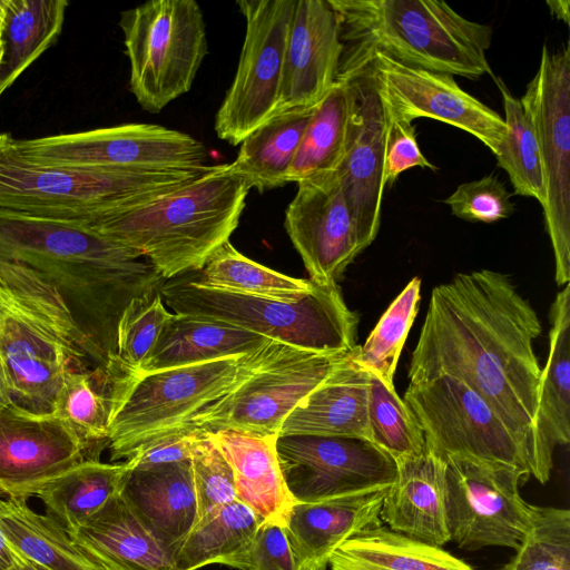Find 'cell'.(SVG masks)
Segmentation results:
<instances>
[{"mask_svg":"<svg viewBox=\"0 0 570 570\" xmlns=\"http://www.w3.org/2000/svg\"><path fill=\"white\" fill-rule=\"evenodd\" d=\"M27 560L17 552L9 543L8 539L0 529V570H9L17 563Z\"/></svg>","mask_w":570,"mask_h":570,"instance_id":"49","label":"cell"},{"mask_svg":"<svg viewBox=\"0 0 570 570\" xmlns=\"http://www.w3.org/2000/svg\"><path fill=\"white\" fill-rule=\"evenodd\" d=\"M0 246L60 293L75 320L114 365L118 322L131 301L165 279L131 250L77 220L0 209Z\"/></svg>","mask_w":570,"mask_h":570,"instance_id":"2","label":"cell"},{"mask_svg":"<svg viewBox=\"0 0 570 570\" xmlns=\"http://www.w3.org/2000/svg\"><path fill=\"white\" fill-rule=\"evenodd\" d=\"M256 351L151 372L114 368L107 435L111 461H126L153 442L195 430L191 420L234 386Z\"/></svg>","mask_w":570,"mask_h":570,"instance_id":"7","label":"cell"},{"mask_svg":"<svg viewBox=\"0 0 570 570\" xmlns=\"http://www.w3.org/2000/svg\"><path fill=\"white\" fill-rule=\"evenodd\" d=\"M67 533L105 570H178L174 558L145 528L120 493L85 524Z\"/></svg>","mask_w":570,"mask_h":570,"instance_id":"26","label":"cell"},{"mask_svg":"<svg viewBox=\"0 0 570 570\" xmlns=\"http://www.w3.org/2000/svg\"><path fill=\"white\" fill-rule=\"evenodd\" d=\"M403 401L420 425L425 449L445 461L513 468L531 475L522 450L495 411L449 375L409 383Z\"/></svg>","mask_w":570,"mask_h":570,"instance_id":"11","label":"cell"},{"mask_svg":"<svg viewBox=\"0 0 570 570\" xmlns=\"http://www.w3.org/2000/svg\"><path fill=\"white\" fill-rule=\"evenodd\" d=\"M120 495L175 558L198 517L190 460L147 469L128 468Z\"/></svg>","mask_w":570,"mask_h":570,"instance_id":"23","label":"cell"},{"mask_svg":"<svg viewBox=\"0 0 570 570\" xmlns=\"http://www.w3.org/2000/svg\"><path fill=\"white\" fill-rule=\"evenodd\" d=\"M196 283L250 296L296 302L317 283L294 278L258 264L225 242L206 259L200 269L187 273Z\"/></svg>","mask_w":570,"mask_h":570,"instance_id":"36","label":"cell"},{"mask_svg":"<svg viewBox=\"0 0 570 570\" xmlns=\"http://www.w3.org/2000/svg\"><path fill=\"white\" fill-rule=\"evenodd\" d=\"M389 529L441 547L449 541L446 463L429 452L397 464V476L381 510Z\"/></svg>","mask_w":570,"mask_h":570,"instance_id":"24","label":"cell"},{"mask_svg":"<svg viewBox=\"0 0 570 570\" xmlns=\"http://www.w3.org/2000/svg\"><path fill=\"white\" fill-rule=\"evenodd\" d=\"M17 146L31 160L72 169L187 170L207 166L203 142L154 124L17 139Z\"/></svg>","mask_w":570,"mask_h":570,"instance_id":"12","label":"cell"},{"mask_svg":"<svg viewBox=\"0 0 570 570\" xmlns=\"http://www.w3.org/2000/svg\"><path fill=\"white\" fill-rule=\"evenodd\" d=\"M250 186L228 164L157 199L77 220L146 258L165 281L196 272L229 240Z\"/></svg>","mask_w":570,"mask_h":570,"instance_id":"4","label":"cell"},{"mask_svg":"<svg viewBox=\"0 0 570 570\" xmlns=\"http://www.w3.org/2000/svg\"><path fill=\"white\" fill-rule=\"evenodd\" d=\"M7 403H11V394L8 377L0 361V405Z\"/></svg>","mask_w":570,"mask_h":570,"instance_id":"51","label":"cell"},{"mask_svg":"<svg viewBox=\"0 0 570 570\" xmlns=\"http://www.w3.org/2000/svg\"><path fill=\"white\" fill-rule=\"evenodd\" d=\"M159 293L177 314L223 322L302 350L336 354L357 346L358 315L337 284H317L303 298L284 302L207 287L185 274L165 281Z\"/></svg>","mask_w":570,"mask_h":570,"instance_id":"8","label":"cell"},{"mask_svg":"<svg viewBox=\"0 0 570 570\" xmlns=\"http://www.w3.org/2000/svg\"><path fill=\"white\" fill-rule=\"evenodd\" d=\"M210 165L187 170L72 169L27 158L0 134V209L85 220L157 199L190 183Z\"/></svg>","mask_w":570,"mask_h":570,"instance_id":"6","label":"cell"},{"mask_svg":"<svg viewBox=\"0 0 570 570\" xmlns=\"http://www.w3.org/2000/svg\"><path fill=\"white\" fill-rule=\"evenodd\" d=\"M119 26L130 91L158 114L190 90L208 52L203 10L195 0H153L122 11Z\"/></svg>","mask_w":570,"mask_h":570,"instance_id":"10","label":"cell"},{"mask_svg":"<svg viewBox=\"0 0 570 570\" xmlns=\"http://www.w3.org/2000/svg\"><path fill=\"white\" fill-rule=\"evenodd\" d=\"M112 370L97 365L65 374L51 413L99 451L107 446Z\"/></svg>","mask_w":570,"mask_h":570,"instance_id":"38","label":"cell"},{"mask_svg":"<svg viewBox=\"0 0 570 570\" xmlns=\"http://www.w3.org/2000/svg\"><path fill=\"white\" fill-rule=\"evenodd\" d=\"M27 499H0V529L10 546L46 570H105L56 521L35 512Z\"/></svg>","mask_w":570,"mask_h":570,"instance_id":"33","label":"cell"},{"mask_svg":"<svg viewBox=\"0 0 570 570\" xmlns=\"http://www.w3.org/2000/svg\"><path fill=\"white\" fill-rule=\"evenodd\" d=\"M279 466L288 491L299 502H314L390 488L397 464L366 439L279 435Z\"/></svg>","mask_w":570,"mask_h":570,"instance_id":"17","label":"cell"},{"mask_svg":"<svg viewBox=\"0 0 570 570\" xmlns=\"http://www.w3.org/2000/svg\"><path fill=\"white\" fill-rule=\"evenodd\" d=\"M8 0H0V28H3Z\"/></svg>","mask_w":570,"mask_h":570,"instance_id":"53","label":"cell"},{"mask_svg":"<svg viewBox=\"0 0 570 570\" xmlns=\"http://www.w3.org/2000/svg\"><path fill=\"white\" fill-rule=\"evenodd\" d=\"M390 488L314 501H296L284 530L296 570H327L332 554L360 532L382 524Z\"/></svg>","mask_w":570,"mask_h":570,"instance_id":"22","label":"cell"},{"mask_svg":"<svg viewBox=\"0 0 570 570\" xmlns=\"http://www.w3.org/2000/svg\"><path fill=\"white\" fill-rule=\"evenodd\" d=\"M204 433L190 430L153 442L127 459L129 469H147L164 464L189 461Z\"/></svg>","mask_w":570,"mask_h":570,"instance_id":"48","label":"cell"},{"mask_svg":"<svg viewBox=\"0 0 570 570\" xmlns=\"http://www.w3.org/2000/svg\"><path fill=\"white\" fill-rule=\"evenodd\" d=\"M540 334L537 312L508 275L459 273L433 288L407 375L411 383L449 375L475 391L544 484L553 463L535 428L541 367L533 342Z\"/></svg>","mask_w":570,"mask_h":570,"instance_id":"1","label":"cell"},{"mask_svg":"<svg viewBox=\"0 0 570 570\" xmlns=\"http://www.w3.org/2000/svg\"><path fill=\"white\" fill-rule=\"evenodd\" d=\"M263 520L235 500L197 522L174 558L178 570H198L240 553Z\"/></svg>","mask_w":570,"mask_h":570,"instance_id":"37","label":"cell"},{"mask_svg":"<svg viewBox=\"0 0 570 570\" xmlns=\"http://www.w3.org/2000/svg\"><path fill=\"white\" fill-rule=\"evenodd\" d=\"M354 105L352 85L345 80H336L313 108L287 171V183H299L337 170L345 154Z\"/></svg>","mask_w":570,"mask_h":570,"instance_id":"31","label":"cell"},{"mask_svg":"<svg viewBox=\"0 0 570 570\" xmlns=\"http://www.w3.org/2000/svg\"><path fill=\"white\" fill-rule=\"evenodd\" d=\"M549 352L538 387L535 428L549 456L570 441V285L561 289L550 309Z\"/></svg>","mask_w":570,"mask_h":570,"instance_id":"29","label":"cell"},{"mask_svg":"<svg viewBox=\"0 0 570 570\" xmlns=\"http://www.w3.org/2000/svg\"><path fill=\"white\" fill-rule=\"evenodd\" d=\"M343 51L330 1L296 0L275 115L316 106L336 81Z\"/></svg>","mask_w":570,"mask_h":570,"instance_id":"21","label":"cell"},{"mask_svg":"<svg viewBox=\"0 0 570 570\" xmlns=\"http://www.w3.org/2000/svg\"><path fill=\"white\" fill-rule=\"evenodd\" d=\"M353 351L316 353L269 340L234 386L191 420L190 429L278 436L291 412Z\"/></svg>","mask_w":570,"mask_h":570,"instance_id":"9","label":"cell"},{"mask_svg":"<svg viewBox=\"0 0 570 570\" xmlns=\"http://www.w3.org/2000/svg\"><path fill=\"white\" fill-rule=\"evenodd\" d=\"M197 522L236 500L233 470L216 443L204 433L190 458Z\"/></svg>","mask_w":570,"mask_h":570,"instance_id":"44","label":"cell"},{"mask_svg":"<svg viewBox=\"0 0 570 570\" xmlns=\"http://www.w3.org/2000/svg\"><path fill=\"white\" fill-rule=\"evenodd\" d=\"M413 167L438 170V167L430 163L422 154L416 140L415 127L412 124L400 120H386L385 184L392 185L402 173Z\"/></svg>","mask_w":570,"mask_h":570,"instance_id":"47","label":"cell"},{"mask_svg":"<svg viewBox=\"0 0 570 570\" xmlns=\"http://www.w3.org/2000/svg\"><path fill=\"white\" fill-rule=\"evenodd\" d=\"M421 279L412 278L358 346L356 361L387 386H394V373L407 334L419 312Z\"/></svg>","mask_w":570,"mask_h":570,"instance_id":"41","label":"cell"},{"mask_svg":"<svg viewBox=\"0 0 570 570\" xmlns=\"http://www.w3.org/2000/svg\"><path fill=\"white\" fill-rule=\"evenodd\" d=\"M313 108L273 116L244 138L229 169L261 194L287 184V171Z\"/></svg>","mask_w":570,"mask_h":570,"instance_id":"32","label":"cell"},{"mask_svg":"<svg viewBox=\"0 0 570 570\" xmlns=\"http://www.w3.org/2000/svg\"><path fill=\"white\" fill-rule=\"evenodd\" d=\"M0 361L11 402L37 415L52 413L65 374L112 366L56 287L1 246Z\"/></svg>","mask_w":570,"mask_h":570,"instance_id":"3","label":"cell"},{"mask_svg":"<svg viewBox=\"0 0 570 570\" xmlns=\"http://www.w3.org/2000/svg\"><path fill=\"white\" fill-rule=\"evenodd\" d=\"M170 315L159 292L130 302L117 326L119 368L138 370L141 366Z\"/></svg>","mask_w":570,"mask_h":570,"instance_id":"43","label":"cell"},{"mask_svg":"<svg viewBox=\"0 0 570 570\" xmlns=\"http://www.w3.org/2000/svg\"><path fill=\"white\" fill-rule=\"evenodd\" d=\"M219 564L238 570H296L284 525L263 521L248 547Z\"/></svg>","mask_w":570,"mask_h":570,"instance_id":"46","label":"cell"},{"mask_svg":"<svg viewBox=\"0 0 570 570\" xmlns=\"http://www.w3.org/2000/svg\"><path fill=\"white\" fill-rule=\"evenodd\" d=\"M128 465L85 460L46 484L37 494L47 515L67 532L85 524L120 493Z\"/></svg>","mask_w":570,"mask_h":570,"instance_id":"34","label":"cell"},{"mask_svg":"<svg viewBox=\"0 0 570 570\" xmlns=\"http://www.w3.org/2000/svg\"><path fill=\"white\" fill-rule=\"evenodd\" d=\"M361 70L370 77L386 120L435 119L476 137L494 156L503 145L504 119L464 91L453 76L406 66L381 52Z\"/></svg>","mask_w":570,"mask_h":570,"instance_id":"16","label":"cell"},{"mask_svg":"<svg viewBox=\"0 0 570 570\" xmlns=\"http://www.w3.org/2000/svg\"><path fill=\"white\" fill-rule=\"evenodd\" d=\"M99 452L53 414L0 405V494L7 498L37 495L82 461L98 460Z\"/></svg>","mask_w":570,"mask_h":570,"instance_id":"18","label":"cell"},{"mask_svg":"<svg viewBox=\"0 0 570 570\" xmlns=\"http://www.w3.org/2000/svg\"><path fill=\"white\" fill-rule=\"evenodd\" d=\"M367 426L370 441L391 455L396 464L415 459L425 450L423 432L403 399L394 386H387L372 373Z\"/></svg>","mask_w":570,"mask_h":570,"instance_id":"40","label":"cell"},{"mask_svg":"<svg viewBox=\"0 0 570 570\" xmlns=\"http://www.w3.org/2000/svg\"><path fill=\"white\" fill-rule=\"evenodd\" d=\"M68 4L67 0H8L0 96L56 41Z\"/></svg>","mask_w":570,"mask_h":570,"instance_id":"35","label":"cell"},{"mask_svg":"<svg viewBox=\"0 0 570 570\" xmlns=\"http://www.w3.org/2000/svg\"><path fill=\"white\" fill-rule=\"evenodd\" d=\"M296 0H238L246 23L234 80L216 114L215 132L239 145L276 111Z\"/></svg>","mask_w":570,"mask_h":570,"instance_id":"14","label":"cell"},{"mask_svg":"<svg viewBox=\"0 0 570 570\" xmlns=\"http://www.w3.org/2000/svg\"><path fill=\"white\" fill-rule=\"evenodd\" d=\"M547 6L553 17L569 24V0H549L547 1Z\"/></svg>","mask_w":570,"mask_h":570,"instance_id":"50","label":"cell"},{"mask_svg":"<svg viewBox=\"0 0 570 570\" xmlns=\"http://www.w3.org/2000/svg\"><path fill=\"white\" fill-rule=\"evenodd\" d=\"M330 567L332 570H474L440 547L382 524L344 542L332 554Z\"/></svg>","mask_w":570,"mask_h":570,"instance_id":"30","label":"cell"},{"mask_svg":"<svg viewBox=\"0 0 570 570\" xmlns=\"http://www.w3.org/2000/svg\"><path fill=\"white\" fill-rule=\"evenodd\" d=\"M9 570H46V569L41 568L40 566H38L29 560H24L23 562L17 563Z\"/></svg>","mask_w":570,"mask_h":570,"instance_id":"52","label":"cell"},{"mask_svg":"<svg viewBox=\"0 0 570 570\" xmlns=\"http://www.w3.org/2000/svg\"><path fill=\"white\" fill-rule=\"evenodd\" d=\"M344 48L336 79L360 71L375 52L434 72L478 79L493 73L487 59L492 29L436 0H328Z\"/></svg>","mask_w":570,"mask_h":570,"instance_id":"5","label":"cell"},{"mask_svg":"<svg viewBox=\"0 0 570 570\" xmlns=\"http://www.w3.org/2000/svg\"><path fill=\"white\" fill-rule=\"evenodd\" d=\"M520 102L534 127L546 181L544 223L556 263V282L570 281V46L542 47L537 73Z\"/></svg>","mask_w":570,"mask_h":570,"instance_id":"13","label":"cell"},{"mask_svg":"<svg viewBox=\"0 0 570 570\" xmlns=\"http://www.w3.org/2000/svg\"><path fill=\"white\" fill-rule=\"evenodd\" d=\"M501 570H570V511L532 505L530 524Z\"/></svg>","mask_w":570,"mask_h":570,"instance_id":"42","label":"cell"},{"mask_svg":"<svg viewBox=\"0 0 570 570\" xmlns=\"http://www.w3.org/2000/svg\"><path fill=\"white\" fill-rule=\"evenodd\" d=\"M493 79L501 92L507 136L495 155L519 196L535 198L543 207L547 191L538 140L532 121L519 99L500 77Z\"/></svg>","mask_w":570,"mask_h":570,"instance_id":"39","label":"cell"},{"mask_svg":"<svg viewBox=\"0 0 570 570\" xmlns=\"http://www.w3.org/2000/svg\"><path fill=\"white\" fill-rule=\"evenodd\" d=\"M355 94L344 157L336 170L345 200L366 248L375 240L385 189L386 120L364 70L343 79Z\"/></svg>","mask_w":570,"mask_h":570,"instance_id":"20","label":"cell"},{"mask_svg":"<svg viewBox=\"0 0 570 570\" xmlns=\"http://www.w3.org/2000/svg\"><path fill=\"white\" fill-rule=\"evenodd\" d=\"M207 434L233 470L236 500L263 521L284 525L296 501L279 466L277 436H253L232 431Z\"/></svg>","mask_w":570,"mask_h":570,"instance_id":"27","label":"cell"},{"mask_svg":"<svg viewBox=\"0 0 570 570\" xmlns=\"http://www.w3.org/2000/svg\"><path fill=\"white\" fill-rule=\"evenodd\" d=\"M285 210V230L309 279L334 285L364 245L336 171L297 183Z\"/></svg>","mask_w":570,"mask_h":570,"instance_id":"19","label":"cell"},{"mask_svg":"<svg viewBox=\"0 0 570 570\" xmlns=\"http://www.w3.org/2000/svg\"><path fill=\"white\" fill-rule=\"evenodd\" d=\"M358 346L291 412L278 436L320 435L370 441V373L356 361Z\"/></svg>","mask_w":570,"mask_h":570,"instance_id":"25","label":"cell"},{"mask_svg":"<svg viewBox=\"0 0 570 570\" xmlns=\"http://www.w3.org/2000/svg\"><path fill=\"white\" fill-rule=\"evenodd\" d=\"M444 203L454 216L468 222L495 223L514 212L511 194L493 175L459 185Z\"/></svg>","mask_w":570,"mask_h":570,"instance_id":"45","label":"cell"},{"mask_svg":"<svg viewBox=\"0 0 570 570\" xmlns=\"http://www.w3.org/2000/svg\"><path fill=\"white\" fill-rule=\"evenodd\" d=\"M269 338L191 314L171 313L138 370L151 372L252 353Z\"/></svg>","mask_w":570,"mask_h":570,"instance_id":"28","label":"cell"},{"mask_svg":"<svg viewBox=\"0 0 570 570\" xmlns=\"http://www.w3.org/2000/svg\"><path fill=\"white\" fill-rule=\"evenodd\" d=\"M3 57L2 28H0V66Z\"/></svg>","mask_w":570,"mask_h":570,"instance_id":"54","label":"cell"},{"mask_svg":"<svg viewBox=\"0 0 570 570\" xmlns=\"http://www.w3.org/2000/svg\"><path fill=\"white\" fill-rule=\"evenodd\" d=\"M446 518L460 549H517L530 524L532 505L520 494L529 479L513 468L448 459Z\"/></svg>","mask_w":570,"mask_h":570,"instance_id":"15","label":"cell"}]
</instances>
